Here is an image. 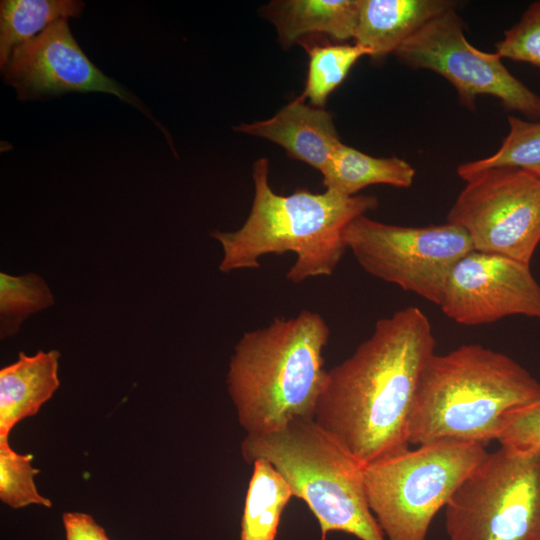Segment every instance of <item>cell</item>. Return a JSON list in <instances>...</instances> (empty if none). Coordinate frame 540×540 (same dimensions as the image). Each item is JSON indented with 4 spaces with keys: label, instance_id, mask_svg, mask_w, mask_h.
Masks as SVG:
<instances>
[{
    "label": "cell",
    "instance_id": "cell-1",
    "mask_svg": "<svg viewBox=\"0 0 540 540\" xmlns=\"http://www.w3.org/2000/svg\"><path fill=\"white\" fill-rule=\"evenodd\" d=\"M435 343L416 306L379 319L350 357L327 370L315 422L362 466L409 447L415 392Z\"/></svg>",
    "mask_w": 540,
    "mask_h": 540
},
{
    "label": "cell",
    "instance_id": "cell-2",
    "mask_svg": "<svg viewBox=\"0 0 540 540\" xmlns=\"http://www.w3.org/2000/svg\"><path fill=\"white\" fill-rule=\"evenodd\" d=\"M252 178L254 196L244 224L233 232L211 233L223 249L219 270L224 273L257 269L265 255L292 252L296 261L286 274L291 283L330 276L347 249L344 228L378 206L376 196H345L333 190L298 188L289 195L277 194L265 157L253 163Z\"/></svg>",
    "mask_w": 540,
    "mask_h": 540
},
{
    "label": "cell",
    "instance_id": "cell-3",
    "mask_svg": "<svg viewBox=\"0 0 540 540\" xmlns=\"http://www.w3.org/2000/svg\"><path fill=\"white\" fill-rule=\"evenodd\" d=\"M329 336L325 319L306 309L243 333L230 358L226 382L246 435L314 419L327 377L323 352Z\"/></svg>",
    "mask_w": 540,
    "mask_h": 540
},
{
    "label": "cell",
    "instance_id": "cell-4",
    "mask_svg": "<svg viewBox=\"0 0 540 540\" xmlns=\"http://www.w3.org/2000/svg\"><path fill=\"white\" fill-rule=\"evenodd\" d=\"M540 400V383L509 356L479 344L432 354L421 371L409 445L497 440L507 414Z\"/></svg>",
    "mask_w": 540,
    "mask_h": 540
},
{
    "label": "cell",
    "instance_id": "cell-5",
    "mask_svg": "<svg viewBox=\"0 0 540 540\" xmlns=\"http://www.w3.org/2000/svg\"><path fill=\"white\" fill-rule=\"evenodd\" d=\"M243 459L269 461L317 519L321 540L340 531L360 540H386L368 504L363 466L314 419L263 435H245Z\"/></svg>",
    "mask_w": 540,
    "mask_h": 540
},
{
    "label": "cell",
    "instance_id": "cell-6",
    "mask_svg": "<svg viewBox=\"0 0 540 540\" xmlns=\"http://www.w3.org/2000/svg\"><path fill=\"white\" fill-rule=\"evenodd\" d=\"M484 445L439 440L363 466L369 507L386 540H426L437 512L487 455Z\"/></svg>",
    "mask_w": 540,
    "mask_h": 540
},
{
    "label": "cell",
    "instance_id": "cell-7",
    "mask_svg": "<svg viewBox=\"0 0 540 540\" xmlns=\"http://www.w3.org/2000/svg\"><path fill=\"white\" fill-rule=\"evenodd\" d=\"M450 540H540V450L487 453L445 506Z\"/></svg>",
    "mask_w": 540,
    "mask_h": 540
},
{
    "label": "cell",
    "instance_id": "cell-8",
    "mask_svg": "<svg viewBox=\"0 0 540 540\" xmlns=\"http://www.w3.org/2000/svg\"><path fill=\"white\" fill-rule=\"evenodd\" d=\"M342 240L367 273L438 306L453 266L474 250L455 224L399 226L365 215L344 228Z\"/></svg>",
    "mask_w": 540,
    "mask_h": 540
},
{
    "label": "cell",
    "instance_id": "cell-9",
    "mask_svg": "<svg viewBox=\"0 0 540 540\" xmlns=\"http://www.w3.org/2000/svg\"><path fill=\"white\" fill-rule=\"evenodd\" d=\"M394 54L412 69L430 70L445 78L470 110L475 109L477 96L490 95L508 111L540 119V96L506 68L496 51L484 52L468 42L455 8L428 21Z\"/></svg>",
    "mask_w": 540,
    "mask_h": 540
},
{
    "label": "cell",
    "instance_id": "cell-10",
    "mask_svg": "<svg viewBox=\"0 0 540 540\" xmlns=\"http://www.w3.org/2000/svg\"><path fill=\"white\" fill-rule=\"evenodd\" d=\"M465 182L447 222L467 232L475 251L530 264L540 243V177L499 167Z\"/></svg>",
    "mask_w": 540,
    "mask_h": 540
},
{
    "label": "cell",
    "instance_id": "cell-11",
    "mask_svg": "<svg viewBox=\"0 0 540 540\" xmlns=\"http://www.w3.org/2000/svg\"><path fill=\"white\" fill-rule=\"evenodd\" d=\"M439 306L447 317L466 326L512 315L540 320V284L530 264L473 250L453 266Z\"/></svg>",
    "mask_w": 540,
    "mask_h": 540
},
{
    "label": "cell",
    "instance_id": "cell-12",
    "mask_svg": "<svg viewBox=\"0 0 540 540\" xmlns=\"http://www.w3.org/2000/svg\"><path fill=\"white\" fill-rule=\"evenodd\" d=\"M1 70L5 83L15 89L20 100L70 92H103L135 106L157 123L133 93L89 60L74 39L67 20L56 22L17 47Z\"/></svg>",
    "mask_w": 540,
    "mask_h": 540
},
{
    "label": "cell",
    "instance_id": "cell-13",
    "mask_svg": "<svg viewBox=\"0 0 540 540\" xmlns=\"http://www.w3.org/2000/svg\"><path fill=\"white\" fill-rule=\"evenodd\" d=\"M233 129L272 141L281 146L289 157L320 172L342 143L331 113L306 104L300 96L271 118L241 123Z\"/></svg>",
    "mask_w": 540,
    "mask_h": 540
},
{
    "label": "cell",
    "instance_id": "cell-14",
    "mask_svg": "<svg viewBox=\"0 0 540 540\" xmlns=\"http://www.w3.org/2000/svg\"><path fill=\"white\" fill-rule=\"evenodd\" d=\"M455 6L449 0H359L354 41L371 58L383 59L428 21Z\"/></svg>",
    "mask_w": 540,
    "mask_h": 540
},
{
    "label": "cell",
    "instance_id": "cell-15",
    "mask_svg": "<svg viewBox=\"0 0 540 540\" xmlns=\"http://www.w3.org/2000/svg\"><path fill=\"white\" fill-rule=\"evenodd\" d=\"M59 357L56 350L20 352L16 362L0 370V441H8L13 427L35 415L58 389Z\"/></svg>",
    "mask_w": 540,
    "mask_h": 540
},
{
    "label": "cell",
    "instance_id": "cell-16",
    "mask_svg": "<svg viewBox=\"0 0 540 540\" xmlns=\"http://www.w3.org/2000/svg\"><path fill=\"white\" fill-rule=\"evenodd\" d=\"M283 48L315 34L337 41L354 39L359 0H274L261 8Z\"/></svg>",
    "mask_w": 540,
    "mask_h": 540
},
{
    "label": "cell",
    "instance_id": "cell-17",
    "mask_svg": "<svg viewBox=\"0 0 540 540\" xmlns=\"http://www.w3.org/2000/svg\"><path fill=\"white\" fill-rule=\"evenodd\" d=\"M321 173L326 190L345 196H354L374 184L408 188L415 177V169L399 157H373L344 143L337 147Z\"/></svg>",
    "mask_w": 540,
    "mask_h": 540
},
{
    "label": "cell",
    "instance_id": "cell-18",
    "mask_svg": "<svg viewBox=\"0 0 540 540\" xmlns=\"http://www.w3.org/2000/svg\"><path fill=\"white\" fill-rule=\"evenodd\" d=\"M240 540H276L281 515L293 496L289 483L266 459L252 461Z\"/></svg>",
    "mask_w": 540,
    "mask_h": 540
},
{
    "label": "cell",
    "instance_id": "cell-19",
    "mask_svg": "<svg viewBox=\"0 0 540 540\" xmlns=\"http://www.w3.org/2000/svg\"><path fill=\"white\" fill-rule=\"evenodd\" d=\"M76 0H2L0 2V67L12 52L51 25L82 14Z\"/></svg>",
    "mask_w": 540,
    "mask_h": 540
},
{
    "label": "cell",
    "instance_id": "cell-20",
    "mask_svg": "<svg viewBox=\"0 0 540 540\" xmlns=\"http://www.w3.org/2000/svg\"><path fill=\"white\" fill-rule=\"evenodd\" d=\"M298 44L309 57L305 88L300 97L319 108L324 107L328 96L344 81L356 61L368 56V51L356 43L320 44L305 37Z\"/></svg>",
    "mask_w": 540,
    "mask_h": 540
},
{
    "label": "cell",
    "instance_id": "cell-21",
    "mask_svg": "<svg viewBox=\"0 0 540 540\" xmlns=\"http://www.w3.org/2000/svg\"><path fill=\"white\" fill-rule=\"evenodd\" d=\"M508 125L509 132L494 154L457 167L462 180L499 167L516 168L540 177V122L509 116Z\"/></svg>",
    "mask_w": 540,
    "mask_h": 540
},
{
    "label": "cell",
    "instance_id": "cell-22",
    "mask_svg": "<svg viewBox=\"0 0 540 540\" xmlns=\"http://www.w3.org/2000/svg\"><path fill=\"white\" fill-rule=\"evenodd\" d=\"M53 304V295L39 275L0 274L1 337L15 334L31 314Z\"/></svg>",
    "mask_w": 540,
    "mask_h": 540
},
{
    "label": "cell",
    "instance_id": "cell-23",
    "mask_svg": "<svg viewBox=\"0 0 540 540\" xmlns=\"http://www.w3.org/2000/svg\"><path fill=\"white\" fill-rule=\"evenodd\" d=\"M31 454H19L0 441V499L12 508L31 504L52 507V502L43 497L36 488L34 476L39 470L31 464Z\"/></svg>",
    "mask_w": 540,
    "mask_h": 540
},
{
    "label": "cell",
    "instance_id": "cell-24",
    "mask_svg": "<svg viewBox=\"0 0 540 540\" xmlns=\"http://www.w3.org/2000/svg\"><path fill=\"white\" fill-rule=\"evenodd\" d=\"M495 49L502 58L540 69V0L532 2L519 21L504 32Z\"/></svg>",
    "mask_w": 540,
    "mask_h": 540
},
{
    "label": "cell",
    "instance_id": "cell-25",
    "mask_svg": "<svg viewBox=\"0 0 540 540\" xmlns=\"http://www.w3.org/2000/svg\"><path fill=\"white\" fill-rule=\"evenodd\" d=\"M497 441L517 451L540 450V400L509 412Z\"/></svg>",
    "mask_w": 540,
    "mask_h": 540
},
{
    "label": "cell",
    "instance_id": "cell-26",
    "mask_svg": "<svg viewBox=\"0 0 540 540\" xmlns=\"http://www.w3.org/2000/svg\"><path fill=\"white\" fill-rule=\"evenodd\" d=\"M62 521L66 540H110L105 530L89 514L66 512Z\"/></svg>",
    "mask_w": 540,
    "mask_h": 540
}]
</instances>
